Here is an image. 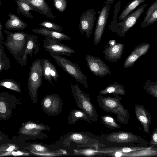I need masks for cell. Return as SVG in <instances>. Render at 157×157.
Here are the masks:
<instances>
[{
	"mask_svg": "<svg viewBox=\"0 0 157 157\" xmlns=\"http://www.w3.org/2000/svg\"><path fill=\"white\" fill-rule=\"evenodd\" d=\"M50 72L52 78L54 80L57 81L59 75L56 67L52 63L51 64Z\"/></svg>",
	"mask_w": 157,
	"mask_h": 157,
	"instance_id": "obj_39",
	"label": "cell"
},
{
	"mask_svg": "<svg viewBox=\"0 0 157 157\" xmlns=\"http://www.w3.org/2000/svg\"><path fill=\"white\" fill-rule=\"evenodd\" d=\"M8 16L9 18L5 24L6 29L19 31L27 27V24L15 14L9 13Z\"/></svg>",
	"mask_w": 157,
	"mask_h": 157,
	"instance_id": "obj_21",
	"label": "cell"
},
{
	"mask_svg": "<svg viewBox=\"0 0 157 157\" xmlns=\"http://www.w3.org/2000/svg\"><path fill=\"white\" fill-rule=\"evenodd\" d=\"M153 146L149 148L141 149L129 153L115 151L104 153L106 156L115 157H140L157 156V148Z\"/></svg>",
	"mask_w": 157,
	"mask_h": 157,
	"instance_id": "obj_16",
	"label": "cell"
},
{
	"mask_svg": "<svg viewBox=\"0 0 157 157\" xmlns=\"http://www.w3.org/2000/svg\"><path fill=\"white\" fill-rule=\"evenodd\" d=\"M29 155V153L24 152L17 150L16 151H13L5 152H4L0 154V157L10 156H28Z\"/></svg>",
	"mask_w": 157,
	"mask_h": 157,
	"instance_id": "obj_36",
	"label": "cell"
},
{
	"mask_svg": "<svg viewBox=\"0 0 157 157\" xmlns=\"http://www.w3.org/2000/svg\"><path fill=\"white\" fill-rule=\"evenodd\" d=\"M150 46L149 43L145 42L139 44L136 46L126 59L123 67L128 68L132 67L139 58L147 53Z\"/></svg>",
	"mask_w": 157,
	"mask_h": 157,
	"instance_id": "obj_15",
	"label": "cell"
},
{
	"mask_svg": "<svg viewBox=\"0 0 157 157\" xmlns=\"http://www.w3.org/2000/svg\"><path fill=\"white\" fill-rule=\"evenodd\" d=\"M49 53L56 63L65 71L83 85L85 88L88 87L87 77L82 73L78 64L58 54Z\"/></svg>",
	"mask_w": 157,
	"mask_h": 157,
	"instance_id": "obj_6",
	"label": "cell"
},
{
	"mask_svg": "<svg viewBox=\"0 0 157 157\" xmlns=\"http://www.w3.org/2000/svg\"><path fill=\"white\" fill-rule=\"evenodd\" d=\"M55 8L60 12H63L66 10L67 6V0H53Z\"/></svg>",
	"mask_w": 157,
	"mask_h": 157,
	"instance_id": "obj_35",
	"label": "cell"
},
{
	"mask_svg": "<svg viewBox=\"0 0 157 157\" xmlns=\"http://www.w3.org/2000/svg\"><path fill=\"white\" fill-rule=\"evenodd\" d=\"M44 62L42 66L43 76L44 78L52 85H53L50 75V68L51 62L48 59H43Z\"/></svg>",
	"mask_w": 157,
	"mask_h": 157,
	"instance_id": "obj_31",
	"label": "cell"
},
{
	"mask_svg": "<svg viewBox=\"0 0 157 157\" xmlns=\"http://www.w3.org/2000/svg\"><path fill=\"white\" fill-rule=\"evenodd\" d=\"M82 120L90 123L92 121L88 115L82 110H73L70 113L67 121L68 123L74 124L78 120Z\"/></svg>",
	"mask_w": 157,
	"mask_h": 157,
	"instance_id": "obj_26",
	"label": "cell"
},
{
	"mask_svg": "<svg viewBox=\"0 0 157 157\" xmlns=\"http://www.w3.org/2000/svg\"><path fill=\"white\" fill-rule=\"evenodd\" d=\"M32 32L42 35L46 37L59 40L61 41L70 40L71 38L63 33L59 32L45 28L33 29Z\"/></svg>",
	"mask_w": 157,
	"mask_h": 157,
	"instance_id": "obj_23",
	"label": "cell"
},
{
	"mask_svg": "<svg viewBox=\"0 0 157 157\" xmlns=\"http://www.w3.org/2000/svg\"><path fill=\"white\" fill-rule=\"evenodd\" d=\"M29 4L33 8L38 10L39 13L52 20L56 17L54 15L51 9L45 0H19Z\"/></svg>",
	"mask_w": 157,
	"mask_h": 157,
	"instance_id": "obj_19",
	"label": "cell"
},
{
	"mask_svg": "<svg viewBox=\"0 0 157 157\" xmlns=\"http://www.w3.org/2000/svg\"><path fill=\"white\" fill-rule=\"evenodd\" d=\"M0 86L14 91L21 92L20 84L15 80L6 78L0 81Z\"/></svg>",
	"mask_w": 157,
	"mask_h": 157,
	"instance_id": "obj_28",
	"label": "cell"
},
{
	"mask_svg": "<svg viewBox=\"0 0 157 157\" xmlns=\"http://www.w3.org/2000/svg\"><path fill=\"white\" fill-rule=\"evenodd\" d=\"M44 60L38 59L32 63L29 73L28 88L34 103L37 101L38 91L43 82L42 66Z\"/></svg>",
	"mask_w": 157,
	"mask_h": 157,
	"instance_id": "obj_4",
	"label": "cell"
},
{
	"mask_svg": "<svg viewBox=\"0 0 157 157\" xmlns=\"http://www.w3.org/2000/svg\"><path fill=\"white\" fill-rule=\"evenodd\" d=\"M2 5V2L1 0H0V6H1Z\"/></svg>",
	"mask_w": 157,
	"mask_h": 157,
	"instance_id": "obj_45",
	"label": "cell"
},
{
	"mask_svg": "<svg viewBox=\"0 0 157 157\" xmlns=\"http://www.w3.org/2000/svg\"><path fill=\"white\" fill-rule=\"evenodd\" d=\"M18 149V147L12 144H7L0 146V150L3 151L17 150Z\"/></svg>",
	"mask_w": 157,
	"mask_h": 157,
	"instance_id": "obj_37",
	"label": "cell"
},
{
	"mask_svg": "<svg viewBox=\"0 0 157 157\" xmlns=\"http://www.w3.org/2000/svg\"><path fill=\"white\" fill-rule=\"evenodd\" d=\"M3 152H4V151H3L0 150V154H1Z\"/></svg>",
	"mask_w": 157,
	"mask_h": 157,
	"instance_id": "obj_44",
	"label": "cell"
},
{
	"mask_svg": "<svg viewBox=\"0 0 157 157\" xmlns=\"http://www.w3.org/2000/svg\"><path fill=\"white\" fill-rule=\"evenodd\" d=\"M4 32L6 39L4 42L0 41V43L6 47L18 62L24 52L29 34L22 31L12 32L5 30Z\"/></svg>",
	"mask_w": 157,
	"mask_h": 157,
	"instance_id": "obj_3",
	"label": "cell"
},
{
	"mask_svg": "<svg viewBox=\"0 0 157 157\" xmlns=\"http://www.w3.org/2000/svg\"><path fill=\"white\" fill-rule=\"evenodd\" d=\"M101 119L102 123L108 128L115 129L121 128V126L116 122V120L111 116H102Z\"/></svg>",
	"mask_w": 157,
	"mask_h": 157,
	"instance_id": "obj_30",
	"label": "cell"
},
{
	"mask_svg": "<svg viewBox=\"0 0 157 157\" xmlns=\"http://www.w3.org/2000/svg\"><path fill=\"white\" fill-rule=\"evenodd\" d=\"M147 5V3L141 5L118 23L112 22L109 29L119 36H125L126 33L135 24Z\"/></svg>",
	"mask_w": 157,
	"mask_h": 157,
	"instance_id": "obj_7",
	"label": "cell"
},
{
	"mask_svg": "<svg viewBox=\"0 0 157 157\" xmlns=\"http://www.w3.org/2000/svg\"><path fill=\"white\" fill-rule=\"evenodd\" d=\"M111 8V6L105 4L102 8L98 17L94 35V42L95 45H97L100 41Z\"/></svg>",
	"mask_w": 157,
	"mask_h": 157,
	"instance_id": "obj_13",
	"label": "cell"
},
{
	"mask_svg": "<svg viewBox=\"0 0 157 157\" xmlns=\"http://www.w3.org/2000/svg\"><path fill=\"white\" fill-rule=\"evenodd\" d=\"M39 25L44 28L52 30L62 32L63 30L62 27L56 23L49 21H44L39 24Z\"/></svg>",
	"mask_w": 157,
	"mask_h": 157,
	"instance_id": "obj_34",
	"label": "cell"
},
{
	"mask_svg": "<svg viewBox=\"0 0 157 157\" xmlns=\"http://www.w3.org/2000/svg\"><path fill=\"white\" fill-rule=\"evenodd\" d=\"M43 47L45 50L60 55L72 56L75 51L68 46L62 44L61 40L49 37L43 39Z\"/></svg>",
	"mask_w": 157,
	"mask_h": 157,
	"instance_id": "obj_8",
	"label": "cell"
},
{
	"mask_svg": "<svg viewBox=\"0 0 157 157\" xmlns=\"http://www.w3.org/2000/svg\"><path fill=\"white\" fill-rule=\"evenodd\" d=\"M98 136L105 147L150 145L149 142L140 136L131 132L123 131L103 134Z\"/></svg>",
	"mask_w": 157,
	"mask_h": 157,
	"instance_id": "obj_1",
	"label": "cell"
},
{
	"mask_svg": "<svg viewBox=\"0 0 157 157\" xmlns=\"http://www.w3.org/2000/svg\"><path fill=\"white\" fill-rule=\"evenodd\" d=\"M124 48V44L121 43H117L113 46L108 45L103 51L105 59L111 62L117 61L121 57Z\"/></svg>",
	"mask_w": 157,
	"mask_h": 157,
	"instance_id": "obj_18",
	"label": "cell"
},
{
	"mask_svg": "<svg viewBox=\"0 0 157 157\" xmlns=\"http://www.w3.org/2000/svg\"><path fill=\"white\" fill-rule=\"evenodd\" d=\"M144 89L148 94L157 98V81H151L148 80L145 83Z\"/></svg>",
	"mask_w": 157,
	"mask_h": 157,
	"instance_id": "obj_32",
	"label": "cell"
},
{
	"mask_svg": "<svg viewBox=\"0 0 157 157\" xmlns=\"http://www.w3.org/2000/svg\"><path fill=\"white\" fill-rule=\"evenodd\" d=\"M153 146H154L148 145L146 146H127L113 147H99L98 148V149L101 153L104 154L115 151L126 153L141 149L150 148Z\"/></svg>",
	"mask_w": 157,
	"mask_h": 157,
	"instance_id": "obj_20",
	"label": "cell"
},
{
	"mask_svg": "<svg viewBox=\"0 0 157 157\" xmlns=\"http://www.w3.org/2000/svg\"><path fill=\"white\" fill-rule=\"evenodd\" d=\"M149 143L150 145L155 146L157 145V127L151 133V138Z\"/></svg>",
	"mask_w": 157,
	"mask_h": 157,
	"instance_id": "obj_38",
	"label": "cell"
},
{
	"mask_svg": "<svg viewBox=\"0 0 157 157\" xmlns=\"http://www.w3.org/2000/svg\"><path fill=\"white\" fill-rule=\"evenodd\" d=\"M146 15L140 25L141 27L145 28L157 20V0L151 5L146 12Z\"/></svg>",
	"mask_w": 157,
	"mask_h": 157,
	"instance_id": "obj_22",
	"label": "cell"
},
{
	"mask_svg": "<svg viewBox=\"0 0 157 157\" xmlns=\"http://www.w3.org/2000/svg\"><path fill=\"white\" fill-rule=\"evenodd\" d=\"M31 152L36 155H47L51 154L48 149L44 146L39 144H33L31 145Z\"/></svg>",
	"mask_w": 157,
	"mask_h": 157,
	"instance_id": "obj_33",
	"label": "cell"
},
{
	"mask_svg": "<svg viewBox=\"0 0 157 157\" xmlns=\"http://www.w3.org/2000/svg\"><path fill=\"white\" fill-rule=\"evenodd\" d=\"M99 94L104 95L111 94L113 96L120 95L124 96L126 94V90L123 86L119 82H115L101 90Z\"/></svg>",
	"mask_w": 157,
	"mask_h": 157,
	"instance_id": "obj_24",
	"label": "cell"
},
{
	"mask_svg": "<svg viewBox=\"0 0 157 157\" xmlns=\"http://www.w3.org/2000/svg\"><path fill=\"white\" fill-rule=\"evenodd\" d=\"M41 105L43 111L50 116L57 115L62 109L61 99L55 94L47 95L42 99Z\"/></svg>",
	"mask_w": 157,
	"mask_h": 157,
	"instance_id": "obj_10",
	"label": "cell"
},
{
	"mask_svg": "<svg viewBox=\"0 0 157 157\" xmlns=\"http://www.w3.org/2000/svg\"><path fill=\"white\" fill-rule=\"evenodd\" d=\"M39 37V36L38 35H29L24 52L17 62L20 66L26 64L28 55L32 57L33 55L36 54L39 52L40 46L38 39Z\"/></svg>",
	"mask_w": 157,
	"mask_h": 157,
	"instance_id": "obj_14",
	"label": "cell"
},
{
	"mask_svg": "<svg viewBox=\"0 0 157 157\" xmlns=\"http://www.w3.org/2000/svg\"><path fill=\"white\" fill-rule=\"evenodd\" d=\"M17 5V12L25 17L32 19L34 16L31 13L30 11L33 10L39 13V11L33 8L27 3L19 0H14Z\"/></svg>",
	"mask_w": 157,
	"mask_h": 157,
	"instance_id": "obj_25",
	"label": "cell"
},
{
	"mask_svg": "<svg viewBox=\"0 0 157 157\" xmlns=\"http://www.w3.org/2000/svg\"><path fill=\"white\" fill-rule=\"evenodd\" d=\"M71 90L77 106L85 112L92 121H98V116L91 99L86 93L82 90L78 84H70Z\"/></svg>",
	"mask_w": 157,
	"mask_h": 157,
	"instance_id": "obj_5",
	"label": "cell"
},
{
	"mask_svg": "<svg viewBox=\"0 0 157 157\" xmlns=\"http://www.w3.org/2000/svg\"><path fill=\"white\" fill-rule=\"evenodd\" d=\"M96 17V12L92 8L88 9L82 13L79 18L78 25L80 33H84L89 39L92 33Z\"/></svg>",
	"mask_w": 157,
	"mask_h": 157,
	"instance_id": "obj_9",
	"label": "cell"
},
{
	"mask_svg": "<svg viewBox=\"0 0 157 157\" xmlns=\"http://www.w3.org/2000/svg\"><path fill=\"white\" fill-rule=\"evenodd\" d=\"M109 44L110 46H113L116 44V41L113 40H110L109 42Z\"/></svg>",
	"mask_w": 157,
	"mask_h": 157,
	"instance_id": "obj_42",
	"label": "cell"
},
{
	"mask_svg": "<svg viewBox=\"0 0 157 157\" xmlns=\"http://www.w3.org/2000/svg\"><path fill=\"white\" fill-rule=\"evenodd\" d=\"M114 0H106L104 2V3L111 5Z\"/></svg>",
	"mask_w": 157,
	"mask_h": 157,
	"instance_id": "obj_43",
	"label": "cell"
},
{
	"mask_svg": "<svg viewBox=\"0 0 157 157\" xmlns=\"http://www.w3.org/2000/svg\"><path fill=\"white\" fill-rule=\"evenodd\" d=\"M146 0H132L125 7L123 10L118 17L119 21H121L127 16L136 7Z\"/></svg>",
	"mask_w": 157,
	"mask_h": 157,
	"instance_id": "obj_27",
	"label": "cell"
},
{
	"mask_svg": "<svg viewBox=\"0 0 157 157\" xmlns=\"http://www.w3.org/2000/svg\"><path fill=\"white\" fill-rule=\"evenodd\" d=\"M85 59L89 69L95 76L103 77L111 74L109 67L99 57L87 55Z\"/></svg>",
	"mask_w": 157,
	"mask_h": 157,
	"instance_id": "obj_11",
	"label": "cell"
},
{
	"mask_svg": "<svg viewBox=\"0 0 157 157\" xmlns=\"http://www.w3.org/2000/svg\"><path fill=\"white\" fill-rule=\"evenodd\" d=\"M45 130L50 131L51 129L44 124H38L29 121L23 124L19 129V133L41 139L46 137V135L42 132Z\"/></svg>",
	"mask_w": 157,
	"mask_h": 157,
	"instance_id": "obj_12",
	"label": "cell"
},
{
	"mask_svg": "<svg viewBox=\"0 0 157 157\" xmlns=\"http://www.w3.org/2000/svg\"><path fill=\"white\" fill-rule=\"evenodd\" d=\"M11 67V63L6 55L3 45L0 44V73L3 70H7Z\"/></svg>",
	"mask_w": 157,
	"mask_h": 157,
	"instance_id": "obj_29",
	"label": "cell"
},
{
	"mask_svg": "<svg viewBox=\"0 0 157 157\" xmlns=\"http://www.w3.org/2000/svg\"><path fill=\"white\" fill-rule=\"evenodd\" d=\"M7 109L6 105L3 101L0 102V112L2 113H5Z\"/></svg>",
	"mask_w": 157,
	"mask_h": 157,
	"instance_id": "obj_40",
	"label": "cell"
},
{
	"mask_svg": "<svg viewBox=\"0 0 157 157\" xmlns=\"http://www.w3.org/2000/svg\"><path fill=\"white\" fill-rule=\"evenodd\" d=\"M134 109L136 117L142 125L144 132L149 134L151 119L150 113L141 104L135 105Z\"/></svg>",
	"mask_w": 157,
	"mask_h": 157,
	"instance_id": "obj_17",
	"label": "cell"
},
{
	"mask_svg": "<svg viewBox=\"0 0 157 157\" xmlns=\"http://www.w3.org/2000/svg\"><path fill=\"white\" fill-rule=\"evenodd\" d=\"M122 98L119 95L105 96L100 95L97 96L96 101L101 109L106 112L114 114L117 116V121L121 124L128 122L129 113L120 102Z\"/></svg>",
	"mask_w": 157,
	"mask_h": 157,
	"instance_id": "obj_2",
	"label": "cell"
},
{
	"mask_svg": "<svg viewBox=\"0 0 157 157\" xmlns=\"http://www.w3.org/2000/svg\"><path fill=\"white\" fill-rule=\"evenodd\" d=\"M3 26L0 21V41H2L4 40L3 34L2 32Z\"/></svg>",
	"mask_w": 157,
	"mask_h": 157,
	"instance_id": "obj_41",
	"label": "cell"
},
{
	"mask_svg": "<svg viewBox=\"0 0 157 157\" xmlns=\"http://www.w3.org/2000/svg\"><path fill=\"white\" fill-rule=\"evenodd\" d=\"M2 138L1 136L0 135V141H1V140H2Z\"/></svg>",
	"mask_w": 157,
	"mask_h": 157,
	"instance_id": "obj_46",
	"label": "cell"
}]
</instances>
